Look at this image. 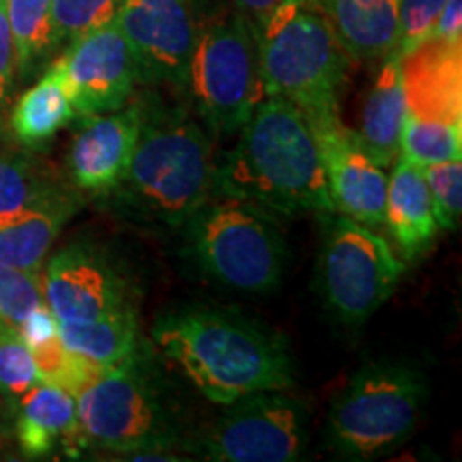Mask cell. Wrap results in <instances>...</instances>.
<instances>
[{
	"label": "cell",
	"mask_w": 462,
	"mask_h": 462,
	"mask_svg": "<svg viewBox=\"0 0 462 462\" xmlns=\"http://www.w3.org/2000/svg\"><path fill=\"white\" fill-rule=\"evenodd\" d=\"M152 340L208 401L225 407L253 392L289 390L296 383L285 340L236 310H171L152 326Z\"/></svg>",
	"instance_id": "obj_1"
},
{
	"label": "cell",
	"mask_w": 462,
	"mask_h": 462,
	"mask_svg": "<svg viewBox=\"0 0 462 462\" xmlns=\"http://www.w3.org/2000/svg\"><path fill=\"white\" fill-rule=\"evenodd\" d=\"M217 165L215 193L246 199L274 215H334L319 143L306 116L281 97H263Z\"/></svg>",
	"instance_id": "obj_2"
},
{
	"label": "cell",
	"mask_w": 462,
	"mask_h": 462,
	"mask_svg": "<svg viewBox=\"0 0 462 462\" xmlns=\"http://www.w3.org/2000/svg\"><path fill=\"white\" fill-rule=\"evenodd\" d=\"M142 106L140 137L126 173L114 190L131 215L182 227L215 195L212 140L184 109Z\"/></svg>",
	"instance_id": "obj_3"
},
{
	"label": "cell",
	"mask_w": 462,
	"mask_h": 462,
	"mask_svg": "<svg viewBox=\"0 0 462 462\" xmlns=\"http://www.w3.org/2000/svg\"><path fill=\"white\" fill-rule=\"evenodd\" d=\"M265 97L293 103L317 131L340 120L349 56L309 0H282L255 28Z\"/></svg>",
	"instance_id": "obj_4"
},
{
	"label": "cell",
	"mask_w": 462,
	"mask_h": 462,
	"mask_svg": "<svg viewBox=\"0 0 462 462\" xmlns=\"http://www.w3.org/2000/svg\"><path fill=\"white\" fill-rule=\"evenodd\" d=\"M180 229L187 255L212 281L255 293L279 287L287 248L274 212L215 193Z\"/></svg>",
	"instance_id": "obj_5"
},
{
	"label": "cell",
	"mask_w": 462,
	"mask_h": 462,
	"mask_svg": "<svg viewBox=\"0 0 462 462\" xmlns=\"http://www.w3.org/2000/svg\"><path fill=\"white\" fill-rule=\"evenodd\" d=\"M75 407L84 446L133 460H178L163 456L178 443V424L142 354L107 368L75 396Z\"/></svg>",
	"instance_id": "obj_6"
},
{
	"label": "cell",
	"mask_w": 462,
	"mask_h": 462,
	"mask_svg": "<svg viewBox=\"0 0 462 462\" xmlns=\"http://www.w3.org/2000/svg\"><path fill=\"white\" fill-rule=\"evenodd\" d=\"M426 379L402 362H373L351 377L328 411L326 446L346 460H371L411 435Z\"/></svg>",
	"instance_id": "obj_7"
},
{
	"label": "cell",
	"mask_w": 462,
	"mask_h": 462,
	"mask_svg": "<svg viewBox=\"0 0 462 462\" xmlns=\"http://www.w3.org/2000/svg\"><path fill=\"white\" fill-rule=\"evenodd\" d=\"M187 90L201 123L215 135H234L265 97L257 34L240 11L199 22Z\"/></svg>",
	"instance_id": "obj_8"
},
{
	"label": "cell",
	"mask_w": 462,
	"mask_h": 462,
	"mask_svg": "<svg viewBox=\"0 0 462 462\" xmlns=\"http://www.w3.org/2000/svg\"><path fill=\"white\" fill-rule=\"evenodd\" d=\"M319 289L328 309L345 323H362L388 302L402 262L383 236L343 215L326 217Z\"/></svg>",
	"instance_id": "obj_9"
},
{
	"label": "cell",
	"mask_w": 462,
	"mask_h": 462,
	"mask_svg": "<svg viewBox=\"0 0 462 462\" xmlns=\"http://www.w3.org/2000/svg\"><path fill=\"white\" fill-rule=\"evenodd\" d=\"M195 454L217 462H291L309 443V409L285 390L253 392L227 404Z\"/></svg>",
	"instance_id": "obj_10"
},
{
	"label": "cell",
	"mask_w": 462,
	"mask_h": 462,
	"mask_svg": "<svg viewBox=\"0 0 462 462\" xmlns=\"http://www.w3.org/2000/svg\"><path fill=\"white\" fill-rule=\"evenodd\" d=\"M137 62V84L187 90L199 31L198 0H125L116 15Z\"/></svg>",
	"instance_id": "obj_11"
},
{
	"label": "cell",
	"mask_w": 462,
	"mask_h": 462,
	"mask_svg": "<svg viewBox=\"0 0 462 462\" xmlns=\"http://www.w3.org/2000/svg\"><path fill=\"white\" fill-rule=\"evenodd\" d=\"M50 69L78 116L125 107L137 86L135 56L116 20L69 43Z\"/></svg>",
	"instance_id": "obj_12"
},
{
	"label": "cell",
	"mask_w": 462,
	"mask_h": 462,
	"mask_svg": "<svg viewBox=\"0 0 462 462\" xmlns=\"http://www.w3.org/2000/svg\"><path fill=\"white\" fill-rule=\"evenodd\" d=\"M43 298L58 323H90L131 302L118 270L86 246H69L50 259Z\"/></svg>",
	"instance_id": "obj_13"
},
{
	"label": "cell",
	"mask_w": 462,
	"mask_h": 462,
	"mask_svg": "<svg viewBox=\"0 0 462 462\" xmlns=\"http://www.w3.org/2000/svg\"><path fill=\"white\" fill-rule=\"evenodd\" d=\"M313 133L319 143L334 212L371 229L383 227L388 195L383 167L374 163L357 140V133L346 129L343 120Z\"/></svg>",
	"instance_id": "obj_14"
},
{
	"label": "cell",
	"mask_w": 462,
	"mask_h": 462,
	"mask_svg": "<svg viewBox=\"0 0 462 462\" xmlns=\"http://www.w3.org/2000/svg\"><path fill=\"white\" fill-rule=\"evenodd\" d=\"M142 103H126L114 112L79 116L71 150L69 173L78 189L106 195L118 187L142 129Z\"/></svg>",
	"instance_id": "obj_15"
},
{
	"label": "cell",
	"mask_w": 462,
	"mask_h": 462,
	"mask_svg": "<svg viewBox=\"0 0 462 462\" xmlns=\"http://www.w3.org/2000/svg\"><path fill=\"white\" fill-rule=\"evenodd\" d=\"M401 69L409 114L462 123V43L426 39L401 56Z\"/></svg>",
	"instance_id": "obj_16"
},
{
	"label": "cell",
	"mask_w": 462,
	"mask_h": 462,
	"mask_svg": "<svg viewBox=\"0 0 462 462\" xmlns=\"http://www.w3.org/2000/svg\"><path fill=\"white\" fill-rule=\"evenodd\" d=\"M349 60H383L398 48V0H309Z\"/></svg>",
	"instance_id": "obj_17"
},
{
	"label": "cell",
	"mask_w": 462,
	"mask_h": 462,
	"mask_svg": "<svg viewBox=\"0 0 462 462\" xmlns=\"http://www.w3.org/2000/svg\"><path fill=\"white\" fill-rule=\"evenodd\" d=\"M15 432L17 443L28 458H45L56 446H65L69 452L84 446L75 398L45 381H39L20 396Z\"/></svg>",
	"instance_id": "obj_18"
},
{
	"label": "cell",
	"mask_w": 462,
	"mask_h": 462,
	"mask_svg": "<svg viewBox=\"0 0 462 462\" xmlns=\"http://www.w3.org/2000/svg\"><path fill=\"white\" fill-rule=\"evenodd\" d=\"M407 116L401 56L392 51L381 62L377 79L364 101L360 131H356L364 150L383 170L396 163Z\"/></svg>",
	"instance_id": "obj_19"
},
{
	"label": "cell",
	"mask_w": 462,
	"mask_h": 462,
	"mask_svg": "<svg viewBox=\"0 0 462 462\" xmlns=\"http://www.w3.org/2000/svg\"><path fill=\"white\" fill-rule=\"evenodd\" d=\"M385 225L409 259L420 257L437 238V218L421 167L401 159L388 178Z\"/></svg>",
	"instance_id": "obj_20"
},
{
	"label": "cell",
	"mask_w": 462,
	"mask_h": 462,
	"mask_svg": "<svg viewBox=\"0 0 462 462\" xmlns=\"http://www.w3.org/2000/svg\"><path fill=\"white\" fill-rule=\"evenodd\" d=\"M75 210L78 201L65 193L7 223H0V263L20 270H42L45 255Z\"/></svg>",
	"instance_id": "obj_21"
},
{
	"label": "cell",
	"mask_w": 462,
	"mask_h": 462,
	"mask_svg": "<svg viewBox=\"0 0 462 462\" xmlns=\"http://www.w3.org/2000/svg\"><path fill=\"white\" fill-rule=\"evenodd\" d=\"M58 337L67 349L103 368H114L142 354L140 323L133 302L90 323H58Z\"/></svg>",
	"instance_id": "obj_22"
},
{
	"label": "cell",
	"mask_w": 462,
	"mask_h": 462,
	"mask_svg": "<svg viewBox=\"0 0 462 462\" xmlns=\"http://www.w3.org/2000/svg\"><path fill=\"white\" fill-rule=\"evenodd\" d=\"M75 116L78 114L69 101L65 86L48 69L43 78L17 99L11 112V129L22 146L39 150L58 131L65 129Z\"/></svg>",
	"instance_id": "obj_23"
},
{
	"label": "cell",
	"mask_w": 462,
	"mask_h": 462,
	"mask_svg": "<svg viewBox=\"0 0 462 462\" xmlns=\"http://www.w3.org/2000/svg\"><path fill=\"white\" fill-rule=\"evenodd\" d=\"M7 20L14 37L15 69L28 78L51 54V0H5Z\"/></svg>",
	"instance_id": "obj_24"
},
{
	"label": "cell",
	"mask_w": 462,
	"mask_h": 462,
	"mask_svg": "<svg viewBox=\"0 0 462 462\" xmlns=\"http://www.w3.org/2000/svg\"><path fill=\"white\" fill-rule=\"evenodd\" d=\"M67 190L24 157L0 154V223L24 215Z\"/></svg>",
	"instance_id": "obj_25"
},
{
	"label": "cell",
	"mask_w": 462,
	"mask_h": 462,
	"mask_svg": "<svg viewBox=\"0 0 462 462\" xmlns=\"http://www.w3.org/2000/svg\"><path fill=\"white\" fill-rule=\"evenodd\" d=\"M402 161L415 167H429L443 161L460 159L462 123H443L407 116L401 135Z\"/></svg>",
	"instance_id": "obj_26"
},
{
	"label": "cell",
	"mask_w": 462,
	"mask_h": 462,
	"mask_svg": "<svg viewBox=\"0 0 462 462\" xmlns=\"http://www.w3.org/2000/svg\"><path fill=\"white\" fill-rule=\"evenodd\" d=\"M125 0H51L54 48L112 24Z\"/></svg>",
	"instance_id": "obj_27"
},
{
	"label": "cell",
	"mask_w": 462,
	"mask_h": 462,
	"mask_svg": "<svg viewBox=\"0 0 462 462\" xmlns=\"http://www.w3.org/2000/svg\"><path fill=\"white\" fill-rule=\"evenodd\" d=\"M45 304L42 270H20L0 263V326L20 330L26 317Z\"/></svg>",
	"instance_id": "obj_28"
},
{
	"label": "cell",
	"mask_w": 462,
	"mask_h": 462,
	"mask_svg": "<svg viewBox=\"0 0 462 462\" xmlns=\"http://www.w3.org/2000/svg\"><path fill=\"white\" fill-rule=\"evenodd\" d=\"M39 381L42 377L31 346L20 332L0 326V394L20 398Z\"/></svg>",
	"instance_id": "obj_29"
},
{
	"label": "cell",
	"mask_w": 462,
	"mask_h": 462,
	"mask_svg": "<svg viewBox=\"0 0 462 462\" xmlns=\"http://www.w3.org/2000/svg\"><path fill=\"white\" fill-rule=\"evenodd\" d=\"M432 199V210L439 229L454 231L460 223L462 212V163L460 159L443 161L421 167Z\"/></svg>",
	"instance_id": "obj_30"
},
{
	"label": "cell",
	"mask_w": 462,
	"mask_h": 462,
	"mask_svg": "<svg viewBox=\"0 0 462 462\" xmlns=\"http://www.w3.org/2000/svg\"><path fill=\"white\" fill-rule=\"evenodd\" d=\"M446 3L448 0H398V56L426 42Z\"/></svg>",
	"instance_id": "obj_31"
},
{
	"label": "cell",
	"mask_w": 462,
	"mask_h": 462,
	"mask_svg": "<svg viewBox=\"0 0 462 462\" xmlns=\"http://www.w3.org/2000/svg\"><path fill=\"white\" fill-rule=\"evenodd\" d=\"M14 75H15L14 37H11L7 7H5V0H0V106L7 101L11 86H14Z\"/></svg>",
	"instance_id": "obj_32"
},
{
	"label": "cell",
	"mask_w": 462,
	"mask_h": 462,
	"mask_svg": "<svg viewBox=\"0 0 462 462\" xmlns=\"http://www.w3.org/2000/svg\"><path fill=\"white\" fill-rule=\"evenodd\" d=\"M426 39L462 43V0H448ZM424 43V42H421Z\"/></svg>",
	"instance_id": "obj_33"
},
{
	"label": "cell",
	"mask_w": 462,
	"mask_h": 462,
	"mask_svg": "<svg viewBox=\"0 0 462 462\" xmlns=\"http://www.w3.org/2000/svg\"><path fill=\"white\" fill-rule=\"evenodd\" d=\"M281 3L282 0H231V7L240 11L251 22L253 28H257Z\"/></svg>",
	"instance_id": "obj_34"
}]
</instances>
